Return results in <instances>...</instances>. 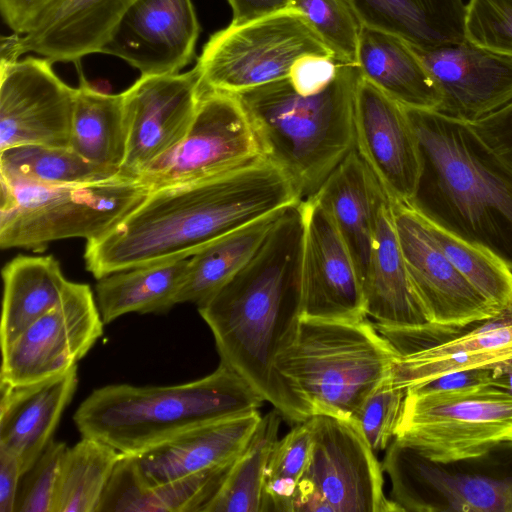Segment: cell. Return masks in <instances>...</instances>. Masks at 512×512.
Returning a JSON list of instances; mask_svg holds the SVG:
<instances>
[{"mask_svg":"<svg viewBox=\"0 0 512 512\" xmlns=\"http://www.w3.org/2000/svg\"><path fill=\"white\" fill-rule=\"evenodd\" d=\"M301 202L284 211L252 258L198 306L220 362L295 424L313 410L278 371L276 359L295 340L302 318Z\"/></svg>","mask_w":512,"mask_h":512,"instance_id":"obj_1","label":"cell"},{"mask_svg":"<svg viewBox=\"0 0 512 512\" xmlns=\"http://www.w3.org/2000/svg\"><path fill=\"white\" fill-rule=\"evenodd\" d=\"M303 201L290 177L266 156L203 179L149 192L106 234L86 241L84 261L97 280L187 259L217 238Z\"/></svg>","mask_w":512,"mask_h":512,"instance_id":"obj_2","label":"cell"},{"mask_svg":"<svg viewBox=\"0 0 512 512\" xmlns=\"http://www.w3.org/2000/svg\"><path fill=\"white\" fill-rule=\"evenodd\" d=\"M419 176L407 202L425 220L498 257L512 270V168L472 126L405 107Z\"/></svg>","mask_w":512,"mask_h":512,"instance_id":"obj_3","label":"cell"},{"mask_svg":"<svg viewBox=\"0 0 512 512\" xmlns=\"http://www.w3.org/2000/svg\"><path fill=\"white\" fill-rule=\"evenodd\" d=\"M264 401L220 362L211 374L187 383L95 389L79 405L73 421L82 437L135 455L198 426L256 411Z\"/></svg>","mask_w":512,"mask_h":512,"instance_id":"obj_4","label":"cell"},{"mask_svg":"<svg viewBox=\"0 0 512 512\" xmlns=\"http://www.w3.org/2000/svg\"><path fill=\"white\" fill-rule=\"evenodd\" d=\"M362 78L343 63L322 91L301 95L288 78L236 94L248 112L264 155L292 180L301 199L316 194L355 147L354 108Z\"/></svg>","mask_w":512,"mask_h":512,"instance_id":"obj_5","label":"cell"},{"mask_svg":"<svg viewBox=\"0 0 512 512\" xmlns=\"http://www.w3.org/2000/svg\"><path fill=\"white\" fill-rule=\"evenodd\" d=\"M397 354L367 319L301 318L276 368L313 414L351 420L371 391L391 374Z\"/></svg>","mask_w":512,"mask_h":512,"instance_id":"obj_6","label":"cell"},{"mask_svg":"<svg viewBox=\"0 0 512 512\" xmlns=\"http://www.w3.org/2000/svg\"><path fill=\"white\" fill-rule=\"evenodd\" d=\"M0 183V247L34 251L57 240L106 234L150 192L138 178L121 174L74 185Z\"/></svg>","mask_w":512,"mask_h":512,"instance_id":"obj_7","label":"cell"},{"mask_svg":"<svg viewBox=\"0 0 512 512\" xmlns=\"http://www.w3.org/2000/svg\"><path fill=\"white\" fill-rule=\"evenodd\" d=\"M382 469L391 481V500L402 511L512 512V440L441 462L394 437Z\"/></svg>","mask_w":512,"mask_h":512,"instance_id":"obj_8","label":"cell"},{"mask_svg":"<svg viewBox=\"0 0 512 512\" xmlns=\"http://www.w3.org/2000/svg\"><path fill=\"white\" fill-rule=\"evenodd\" d=\"M333 56L302 13L292 7L215 32L197 59L203 90L239 94L288 78L306 55Z\"/></svg>","mask_w":512,"mask_h":512,"instance_id":"obj_9","label":"cell"},{"mask_svg":"<svg viewBox=\"0 0 512 512\" xmlns=\"http://www.w3.org/2000/svg\"><path fill=\"white\" fill-rule=\"evenodd\" d=\"M395 437L435 461L478 455L512 440V393L492 383L406 392Z\"/></svg>","mask_w":512,"mask_h":512,"instance_id":"obj_10","label":"cell"},{"mask_svg":"<svg viewBox=\"0 0 512 512\" xmlns=\"http://www.w3.org/2000/svg\"><path fill=\"white\" fill-rule=\"evenodd\" d=\"M263 156L255 127L239 97L203 90L183 140L138 179L152 191L226 172Z\"/></svg>","mask_w":512,"mask_h":512,"instance_id":"obj_11","label":"cell"},{"mask_svg":"<svg viewBox=\"0 0 512 512\" xmlns=\"http://www.w3.org/2000/svg\"><path fill=\"white\" fill-rule=\"evenodd\" d=\"M311 452L298 486L318 494L331 512H399L383 490L382 467L352 420L310 417Z\"/></svg>","mask_w":512,"mask_h":512,"instance_id":"obj_12","label":"cell"},{"mask_svg":"<svg viewBox=\"0 0 512 512\" xmlns=\"http://www.w3.org/2000/svg\"><path fill=\"white\" fill-rule=\"evenodd\" d=\"M103 325L90 286L71 282L57 306L1 349L0 382L31 384L70 370L103 334Z\"/></svg>","mask_w":512,"mask_h":512,"instance_id":"obj_13","label":"cell"},{"mask_svg":"<svg viewBox=\"0 0 512 512\" xmlns=\"http://www.w3.org/2000/svg\"><path fill=\"white\" fill-rule=\"evenodd\" d=\"M394 225L406 268L428 322L458 334L501 308L484 297L430 236L424 219L408 203L392 201Z\"/></svg>","mask_w":512,"mask_h":512,"instance_id":"obj_14","label":"cell"},{"mask_svg":"<svg viewBox=\"0 0 512 512\" xmlns=\"http://www.w3.org/2000/svg\"><path fill=\"white\" fill-rule=\"evenodd\" d=\"M203 93L196 66L184 73L141 75L123 94L127 142L120 174L138 178L187 134Z\"/></svg>","mask_w":512,"mask_h":512,"instance_id":"obj_15","label":"cell"},{"mask_svg":"<svg viewBox=\"0 0 512 512\" xmlns=\"http://www.w3.org/2000/svg\"><path fill=\"white\" fill-rule=\"evenodd\" d=\"M75 92L47 58L1 64L0 151L26 144L69 147Z\"/></svg>","mask_w":512,"mask_h":512,"instance_id":"obj_16","label":"cell"},{"mask_svg":"<svg viewBox=\"0 0 512 512\" xmlns=\"http://www.w3.org/2000/svg\"><path fill=\"white\" fill-rule=\"evenodd\" d=\"M302 318L357 322L367 319L362 280L327 210L316 197L301 202Z\"/></svg>","mask_w":512,"mask_h":512,"instance_id":"obj_17","label":"cell"},{"mask_svg":"<svg viewBox=\"0 0 512 512\" xmlns=\"http://www.w3.org/2000/svg\"><path fill=\"white\" fill-rule=\"evenodd\" d=\"M413 48L440 93L437 112L471 124L512 101V56L467 39Z\"/></svg>","mask_w":512,"mask_h":512,"instance_id":"obj_18","label":"cell"},{"mask_svg":"<svg viewBox=\"0 0 512 512\" xmlns=\"http://www.w3.org/2000/svg\"><path fill=\"white\" fill-rule=\"evenodd\" d=\"M199 33L192 0H136L101 53L141 75L175 74L192 61Z\"/></svg>","mask_w":512,"mask_h":512,"instance_id":"obj_19","label":"cell"},{"mask_svg":"<svg viewBox=\"0 0 512 512\" xmlns=\"http://www.w3.org/2000/svg\"><path fill=\"white\" fill-rule=\"evenodd\" d=\"M355 148L390 200L409 202L419 176V154L403 105L361 78L354 108Z\"/></svg>","mask_w":512,"mask_h":512,"instance_id":"obj_20","label":"cell"},{"mask_svg":"<svg viewBox=\"0 0 512 512\" xmlns=\"http://www.w3.org/2000/svg\"><path fill=\"white\" fill-rule=\"evenodd\" d=\"M387 341L397 354L392 380L407 391L451 372L486 367L512 358V305L445 340Z\"/></svg>","mask_w":512,"mask_h":512,"instance_id":"obj_21","label":"cell"},{"mask_svg":"<svg viewBox=\"0 0 512 512\" xmlns=\"http://www.w3.org/2000/svg\"><path fill=\"white\" fill-rule=\"evenodd\" d=\"M136 0H61L40 24L24 36L1 39V63L33 52L53 62H75L101 53L119 22Z\"/></svg>","mask_w":512,"mask_h":512,"instance_id":"obj_22","label":"cell"},{"mask_svg":"<svg viewBox=\"0 0 512 512\" xmlns=\"http://www.w3.org/2000/svg\"><path fill=\"white\" fill-rule=\"evenodd\" d=\"M261 418L256 410L207 423L130 456L146 485L174 481L234 461Z\"/></svg>","mask_w":512,"mask_h":512,"instance_id":"obj_23","label":"cell"},{"mask_svg":"<svg viewBox=\"0 0 512 512\" xmlns=\"http://www.w3.org/2000/svg\"><path fill=\"white\" fill-rule=\"evenodd\" d=\"M77 383V365L31 384L0 382V448L18 457L22 475L53 439Z\"/></svg>","mask_w":512,"mask_h":512,"instance_id":"obj_24","label":"cell"},{"mask_svg":"<svg viewBox=\"0 0 512 512\" xmlns=\"http://www.w3.org/2000/svg\"><path fill=\"white\" fill-rule=\"evenodd\" d=\"M363 289L367 316L376 323L406 329H438L428 322L413 289L394 225L391 200L384 190L376 208Z\"/></svg>","mask_w":512,"mask_h":512,"instance_id":"obj_25","label":"cell"},{"mask_svg":"<svg viewBox=\"0 0 512 512\" xmlns=\"http://www.w3.org/2000/svg\"><path fill=\"white\" fill-rule=\"evenodd\" d=\"M382 191L354 147L314 195L345 241L362 284L370 261L376 208Z\"/></svg>","mask_w":512,"mask_h":512,"instance_id":"obj_26","label":"cell"},{"mask_svg":"<svg viewBox=\"0 0 512 512\" xmlns=\"http://www.w3.org/2000/svg\"><path fill=\"white\" fill-rule=\"evenodd\" d=\"M167 483L148 486L130 455L121 457L97 512H204L218 492L232 463Z\"/></svg>","mask_w":512,"mask_h":512,"instance_id":"obj_27","label":"cell"},{"mask_svg":"<svg viewBox=\"0 0 512 512\" xmlns=\"http://www.w3.org/2000/svg\"><path fill=\"white\" fill-rule=\"evenodd\" d=\"M357 65L362 77L404 107L437 111L441 96L414 48L404 39L362 26Z\"/></svg>","mask_w":512,"mask_h":512,"instance_id":"obj_28","label":"cell"},{"mask_svg":"<svg viewBox=\"0 0 512 512\" xmlns=\"http://www.w3.org/2000/svg\"><path fill=\"white\" fill-rule=\"evenodd\" d=\"M363 26L428 49L465 38L464 0H346Z\"/></svg>","mask_w":512,"mask_h":512,"instance_id":"obj_29","label":"cell"},{"mask_svg":"<svg viewBox=\"0 0 512 512\" xmlns=\"http://www.w3.org/2000/svg\"><path fill=\"white\" fill-rule=\"evenodd\" d=\"M2 279L1 349L57 306L71 284L52 255H18L3 267Z\"/></svg>","mask_w":512,"mask_h":512,"instance_id":"obj_30","label":"cell"},{"mask_svg":"<svg viewBox=\"0 0 512 512\" xmlns=\"http://www.w3.org/2000/svg\"><path fill=\"white\" fill-rule=\"evenodd\" d=\"M188 259L138 266L98 279L96 302L104 324L132 312H168L177 304Z\"/></svg>","mask_w":512,"mask_h":512,"instance_id":"obj_31","label":"cell"},{"mask_svg":"<svg viewBox=\"0 0 512 512\" xmlns=\"http://www.w3.org/2000/svg\"><path fill=\"white\" fill-rule=\"evenodd\" d=\"M287 208L233 230L191 256L177 304L207 301L252 258Z\"/></svg>","mask_w":512,"mask_h":512,"instance_id":"obj_32","label":"cell"},{"mask_svg":"<svg viewBox=\"0 0 512 512\" xmlns=\"http://www.w3.org/2000/svg\"><path fill=\"white\" fill-rule=\"evenodd\" d=\"M78 71L69 147L93 164L120 171L127 142L123 94L94 89Z\"/></svg>","mask_w":512,"mask_h":512,"instance_id":"obj_33","label":"cell"},{"mask_svg":"<svg viewBox=\"0 0 512 512\" xmlns=\"http://www.w3.org/2000/svg\"><path fill=\"white\" fill-rule=\"evenodd\" d=\"M118 175L119 170L93 164L70 147L26 144L0 151V180L10 185L85 184Z\"/></svg>","mask_w":512,"mask_h":512,"instance_id":"obj_34","label":"cell"},{"mask_svg":"<svg viewBox=\"0 0 512 512\" xmlns=\"http://www.w3.org/2000/svg\"><path fill=\"white\" fill-rule=\"evenodd\" d=\"M122 456L112 446L89 437L68 447L61 463L53 512H97Z\"/></svg>","mask_w":512,"mask_h":512,"instance_id":"obj_35","label":"cell"},{"mask_svg":"<svg viewBox=\"0 0 512 512\" xmlns=\"http://www.w3.org/2000/svg\"><path fill=\"white\" fill-rule=\"evenodd\" d=\"M281 419L275 408L262 416L247 446L232 463L204 512H261L264 474L279 440Z\"/></svg>","mask_w":512,"mask_h":512,"instance_id":"obj_36","label":"cell"},{"mask_svg":"<svg viewBox=\"0 0 512 512\" xmlns=\"http://www.w3.org/2000/svg\"><path fill=\"white\" fill-rule=\"evenodd\" d=\"M312 445L310 418L297 423L275 444L264 474L261 512H293L297 485Z\"/></svg>","mask_w":512,"mask_h":512,"instance_id":"obj_37","label":"cell"},{"mask_svg":"<svg viewBox=\"0 0 512 512\" xmlns=\"http://www.w3.org/2000/svg\"><path fill=\"white\" fill-rule=\"evenodd\" d=\"M424 222L438 247L484 297L498 308L512 305V270L504 262L425 219Z\"/></svg>","mask_w":512,"mask_h":512,"instance_id":"obj_38","label":"cell"},{"mask_svg":"<svg viewBox=\"0 0 512 512\" xmlns=\"http://www.w3.org/2000/svg\"><path fill=\"white\" fill-rule=\"evenodd\" d=\"M339 61L357 65L362 24L346 0H292Z\"/></svg>","mask_w":512,"mask_h":512,"instance_id":"obj_39","label":"cell"},{"mask_svg":"<svg viewBox=\"0 0 512 512\" xmlns=\"http://www.w3.org/2000/svg\"><path fill=\"white\" fill-rule=\"evenodd\" d=\"M406 391L397 387L391 374L365 398L353 418L374 453L387 448L400 420Z\"/></svg>","mask_w":512,"mask_h":512,"instance_id":"obj_40","label":"cell"},{"mask_svg":"<svg viewBox=\"0 0 512 512\" xmlns=\"http://www.w3.org/2000/svg\"><path fill=\"white\" fill-rule=\"evenodd\" d=\"M67 448L64 442L52 439L22 475L15 512H53L61 463Z\"/></svg>","mask_w":512,"mask_h":512,"instance_id":"obj_41","label":"cell"},{"mask_svg":"<svg viewBox=\"0 0 512 512\" xmlns=\"http://www.w3.org/2000/svg\"><path fill=\"white\" fill-rule=\"evenodd\" d=\"M465 38L478 46L512 56V0H469Z\"/></svg>","mask_w":512,"mask_h":512,"instance_id":"obj_42","label":"cell"},{"mask_svg":"<svg viewBox=\"0 0 512 512\" xmlns=\"http://www.w3.org/2000/svg\"><path fill=\"white\" fill-rule=\"evenodd\" d=\"M342 64L333 56L306 55L294 62L288 79L299 94H315L335 79Z\"/></svg>","mask_w":512,"mask_h":512,"instance_id":"obj_43","label":"cell"},{"mask_svg":"<svg viewBox=\"0 0 512 512\" xmlns=\"http://www.w3.org/2000/svg\"><path fill=\"white\" fill-rule=\"evenodd\" d=\"M470 125L512 168V101Z\"/></svg>","mask_w":512,"mask_h":512,"instance_id":"obj_44","label":"cell"},{"mask_svg":"<svg viewBox=\"0 0 512 512\" xmlns=\"http://www.w3.org/2000/svg\"><path fill=\"white\" fill-rule=\"evenodd\" d=\"M61 0H0L6 25L16 34H27L55 8Z\"/></svg>","mask_w":512,"mask_h":512,"instance_id":"obj_45","label":"cell"},{"mask_svg":"<svg viewBox=\"0 0 512 512\" xmlns=\"http://www.w3.org/2000/svg\"><path fill=\"white\" fill-rule=\"evenodd\" d=\"M490 383H492V368L486 366L451 372L430 380L424 384L412 387L406 392L423 393L453 390Z\"/></svg>","mask_w":512,"mask_h":512,"instance_id":"obj_46","label":"cell"},{"mask_svg":"<svg viewBox=\"0 0 512 512\" xmlns=\"http://www.w3.org/2000/svg\"><path fill=\"white\" fill-rule=\"evenodd\" d=\"M22 469L13 453L0 448V512H15Z\"/></svg>","mask_w":512,"mask_h":512,"instance_id":"obj_47","label":"cell"},{"mask_svg":"<svg viewBox=\"0 0 512 512\" xmlns=\"http://www.w3.org/2000/svg\"><path fill=\"white\" fill-rule=\"evenodd\" d=\"M232 8V24L250 22L290 7L292 0H227Z\"/></svg>","mask_w":512,"mask_h":512,"instance_id":"obj_48","label":"cell"},{"mask_svg":"<svg viewBox=\"0 0 512 512\" xmlns=\"http://www.w3.org/2000/svg\"><path fill=\"white\" fill-rule=\"evenodd\" d=\"M488 367L492 368V384L512 393V366L502 361Z\"/></svg>","mask_w":512,"mask_h":512,"instance_id":"obj_49","label":"cell"},{"mask_svg":"<svg viewBox=\"0 0 512 512\" xmlns=\"http://www.w3.org/2000/svg\"><path fill=\"white\" fill-rule=\"evenodd\" d=\"M503 362H505V363H507L508 365L512 366V358L507 359V360H505V361H503Z\"/></svg>","mask_w":512,"mask_h":512,"instance_id":"obj_50","label":"cell"}]
</instances>
